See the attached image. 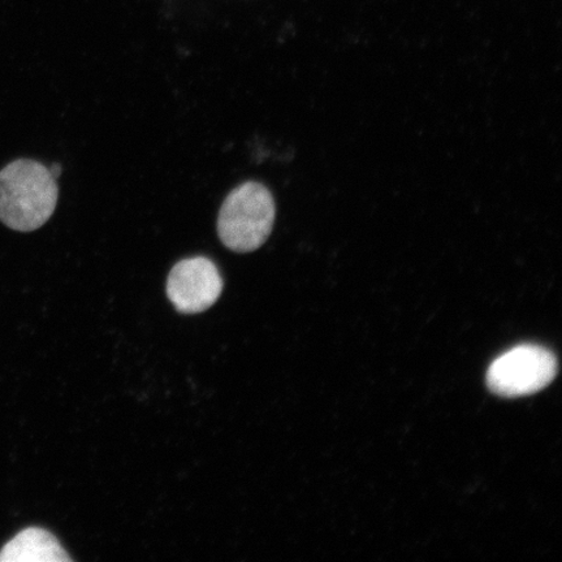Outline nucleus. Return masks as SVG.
Returning a JSON list of instances; mask_svg holds the SVG:
<instances>
[{"label":"nucleus","instance_id":"obj_1","mask_svg":"<svg viewBox=\"0 0 562 562\" xmlns=\"http://www.w3.org/2000/svg\"><path fill=\"white\" fill-rule=\"evenodd\" d=\"M59 188L48 168L32 159L0 171V221L18 232L45 226L58 203Z\"/></svg>","mask_w":562,"mask_h":562},{"label":"nucleus","instance_id":"obj_2","mask_svg":"<svg viewBox=\"0 0 562 562\" xmlns=\"http://www.w3.org/2000/svg\"><path fill=\"white\" fill-rule=\"evenodd\" d=\"M276 201L261 182H244L232 191L217 215V236L236 252L258 250L269 240L276 222Z\"/></svg>","mask_w":562,"mask_h":562},{"label":"nucleus","instance_id":"obj_3","mask_svg":"<svg viewBox=\"0 0 562 562\" xmlns=\"http://www.w3.org/2000/svg\"><path fill=\"white\" fill-rule=\"evenodd\" d=\"M558 374V360L539 346H519L491 364L488 389L503 397L533 395L546 389Z\"/></svg>","mask_w":562,"mask_h":562},{"label":"nucleus","instance_id":"obj_4","mask_svg":"<svg viewBox=\"0 0 562 562\" xmlns=\"http://www.w3.org/2000/svg\"><path fill=\"white\" fill-rule=\"evenodd\" d=\"M223 279L213 261L205 257L182 259L167 279V296L180 313L207 311L220 300Z\"/></svg>","mask_w":562,"mask_h":562},{"label":"nucleus","instance_id":"obj_5","mask_svg":"<svg viewBox=\"0 0 562 562\" xmlns=\"http://www.w3.org/2000/svg\"><path fill=\"white\" fill-rule=\"evenodd\" d=\"M67 552L52 532L31 527L18 533L0 551V562H67Z\"/></svg>","mask_w":562,"mask_h":562},{"label":"nucleus","instance_id":"obj_6","mask_svg":"<svg viewBox=\"0 0 562 562\" xmlns=\"http://www.w3.org/2000/svg\"><path fill=\"white\" fill-rule=\"evenodd\" d=\"M48 171L52 172L55 179H58L61 175V166L60 165H54L52 168H48Z\"/></svg>","mask_w":562,"mask_h":562}]
</instances>
